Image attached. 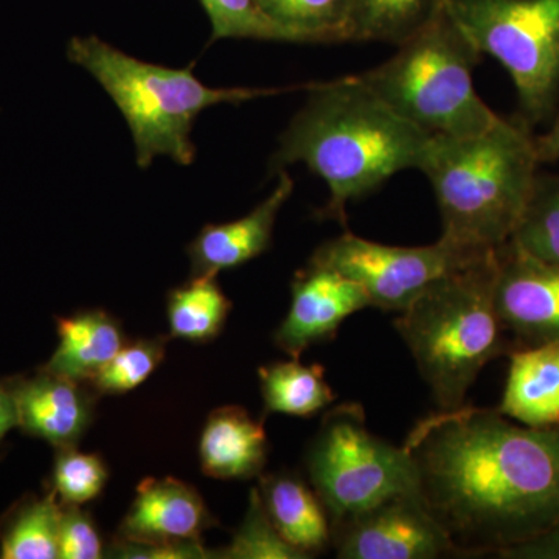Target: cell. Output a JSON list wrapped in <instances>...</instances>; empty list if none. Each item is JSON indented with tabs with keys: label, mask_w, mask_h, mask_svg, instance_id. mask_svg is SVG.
<instances>
[{
	"label": "cell",
	"mask_w": 559,
	"mask_h": 559,
	"mask_svg": "<svg viewBox=\"0 0 559 559\" xmlns=\"http://www.w3.org/2000/svg\"><path fill=\"white\" fill-rule=\"evenodd\" d=\"M403 447L459 557L499 555L559 522V426H518L498 409L462 406L423 418Z\"/></svg>",
	"instance_id": "6da1fadb"
},
{
	"label": "cell",
	"mask_w": 559,
	"mask_h": 559,
	"mask_svg": "<svg viewBox=\"0 0 559 559\" xmlns=\"http://www.w3.org/2000/svg\"><path fill=\"white\" fill-rule=\"evenodd\" d=\"M308 92L307 105L280 138L270 173L297 162L307 165L330 189L318 218L345 227L348 202L380 189L396 173L417 168L430 135L393 112L358 75L311 83Z\"/></svg>",
	"instance_id": "7a4b0ae2"
},
{
	"label": "cell",
	"mask_w": 559,
	"mask_h": 559,
	"mask_svg": "<svg viewBox=\"0 0 559 559\" xmlns=\"http://www.w3.org/2000/svg\"><path fill=\"white\" fill-rule=\"evenodd\" d=\"M535 134L520 114L466 138L430 135L417 170L436 194L444 240L495 250L513 237L538 178Z\"/></svg>",
	"instance_id": "3957f363"
},
{
	"label": "cell",
	"mask_w": 559,
	"mask_h": 559,
	"mask_svg": "<svg viewBox=\"0 0 559 559\" xmlns=\"http://www.w3.org/2000/svg\"><path fill=\"white\" fill-rule=\"evenodd\" d=\"M498 249L430 283L393 322L440 411L465 406L481 369L518 348L496 307Z\"/></svg>",
	"instance_id": "277c9868"
},
{
	"label": "cell",
	"mask_w": 559,
	"mask_h": 559,
	"mask_svg": "<svg viewBox=\"0 0 559 559\" xmlns=\"http://www.w3.org/2000/svg\"><path fill=\"white\" fill-rule=\"evenodd\" d=\"M69 60L86 69L128 121L140 168H148L156 156L171 157L176 164L191 165L197 146L191 142L194 120L212 106L240 105L288 90H215L186 69L164 68L140 61L105 40L70 39Z\"/></svg>",
	"instance_id": "5b68a950"
},
{
	"label": "cell",
	"mask_w": 559,
	"mask_h": 559,
	"mask_svg": "<svg viewBox=\"0 0 559 559\" xmlns=\"http://www.w3.org/2000/svg\"><path fill=\"white\" fill-rule=\"evenodd\" d=\"M480 58L444 0L390 60L358 76L393 112L426 134L466 138L500 119L474 87Z\"/></svg>",
	"instance_id": "8992f818"
},
{
	"label": "cell",
	"mask_w": 559,
	"mask_h": 559,
	"mask_svg": "<svg viewBox=\"0 0 559 559\" xmlns=\"http://www.w3.org/2000/svg\"><path fill=\"white\" fill-rule=\"evenodd\" d=\"M448 10L481 55L513 80L520 116L530 127L559 109V0H447Z\"/></svg>",
	"instance_id": "52a82bcc"
},
{
	"label": "cell",
	"mask_w": 559,
	"mask_h": 559,
	"mask_svg": "<svg viewBox=\"0 0 559 559\" xmlns=\"http://www.w3.org/2000/svg\"><path fill=\"white\" fill-rule=\"evenodd\" d=\"M307 468L331 527L390 496L418 491L409 452L373 436L358 403L341 404L325 415L308 451Z\"/></svg>",
	"instance_id": "ba28073f"
},
{
	"label": "cell",
	"mask_w": 559,
	"mask_h": 559,
	"mask_svg": "<svg viewBox=\"0 0 559 559\" xmlns=\"http://www.w3.org/2000/svg\"><path fill=\"white\" fill-rule=\"evenodd\" d=\"M492 250L463 248L444 238L421 248H399L356 237L345 229L341 237L316 249L310 261L359 283L369 297L370 307L401 312L430 283L468 266Z\"/></svg>",
	"instance_id": "9c48e42d"
},
{
	"label": "cell",
	"mask_w": 559,
	"mask_h": 559,
	"mask_svg": "<svg viewBox=\"0 0 559 559\" xmlns=\"http://www.w3.org/2000/svg\"><path fill=\"white\" fill-rule=\"evenodd\" d=\"M331 544L341 559H433L457 555L418 491L390 496L333 525Z\"/></svg>",
	"instance_id": "30bf717a"
},
{
	"label": "cell",
	"mask_w": 559,
	"mask_h": 559,
	"mask_svg": "<svg viewBox=\"0 0 559 559\" xmlns=\"http://www.w3.org/2000/svg\"><path fill=\"white\" fill-rule=\"evenodd\" d=\"M496 307L518 348L559 342V263L500 246Z\"/></svg>",
	"instance_id": "8fae6325"
},
{
	"label": "cell",
	"mask_w": 559,
	"mask_h": 559,
	"mask_svg": "<svg viewBox=\"0 0 559 559\" xmlns=\"http://www.w3.org/2000/svg\"><path fill=\"white\" fill-rule=\"evenodd\" d=\"M288 316L275 331V345L299 359L311 345L333 341L348 316L370 307L366 290L341 272L310 261L290 283Z\"/></svg>",
	"instance_id": "7c38bea8"
},
{
	"label": "cell",
	"mask_w": 559,
	"mask_h": 559,
	"mask_svg": "<svg viewBox=\"0 0 559 559\" xmlns=\"http://www.w3.org/2000/svg\"><path fill=\"white\" fill-rule=\"evenodd\" d=\"M16 400L17 428L55 450L76 448L94 419L98 393L76 382L38 370L35 377L10 378Z\"/></svg>",
	"instance_id": "4fadbf2b"
},
{
	"label": "cell",
	"mask_w": 559,
	"mask_h": 559,
	"mask_svg": "<svg viewBox=\"0 0 559 559\" xmlns=\"http://www.w3.org/2000/svg\"><path fill=\"white\" fill-rule=\"evenodd\" d=\"M215 524L197 489L173 477H150L139 485L119 539L146 546L202 543V533Z\"/></svg>",
	"instance_id": "5bb4252c"
},
{
	"label": "cell",
	"mask_w": 559,
	"mask_h": 559,
	"mask_svg": "<svg viewBox=\"0 0 559 559\" xmlns=\"http://www.w3.org/2000/svg\"><path fill=\"white\" fill-rule=\"evenodd\" d=\"M277 187L245 218L226 224H207L190 242L191 277L218 275L255 259L270 249L280 209L293 194L288 173L280 171Z\"/></svg>",
	"instance_id": "9a60e30c"
},
{
	"label": "cell",
	"mask_w": 559,
	"mask_h": 559,
	"mask_svg": "<svg viewBox=\"0 0 559 559\" xmlns=\"http://www.w3.org/2000/svg\"><path fill=\"white\" fill-rule=\"evenodd\" d=\"M499 412L528 428L559 426V342L510 353Z\"/></svg>",
	"instance_id": "2e32d148"
},
{
	"label": "cell",
	"mask_w": 559,
	"mask_h": 559,
	"mask_svg": "<svg viewBox=\"0 0 559 559\" xmlns=\"http://www.w3.org/2000/svg\"><path fill=\"white\" fill-rule=\"evenodd\" d=\"M201 468L213 479L245 480L259 477L267 459L263 423L238 406L210 414L200 443Z\"/></svg>",
	"instance_id": "e0dca14e"
},
{
	"label": "cell",
	"mask_w": 559,
	"mask_h": 559,
	"mask_svg": "<svg viewBox=\"0 0 559 559\" xmlns=\"http://www.w3.org/2000/svg\"><path fill=\"white\" fill-rule=\"evenodd\" d=\"M259 479L261 500L280 536L305 558L325 551L331 544V524L318 492L286 471L260 474Z\"/></svg>",
	"instance_id": "ac0fdd59"
},
{
	"label": "cell",
	"mask_w": 559,
	"mask_h": 559,
	"mask_svg": "<svg viewBox=\"0 0 559 559\" xmlns=\"http://www.w3.org/2000/svg\"><path fill=\"white\" fill-rule=\"evenodd\" d=\"M58 347L39 370L76 382L92 380L127 344L120 323L102 310L57 319Z\"/></svg>",
	"instance_id": "d6986e66"
},
{
	"label": "cell",
	"mask_w": 559,
	"mask_h": 559,
	"mask_svg": "<svg viewBox=\"0 0 559 559\" xmlns=\"http://www.w3.org/2000/svg\"><path fill=\"white\" fill-rule=\"evenodd\" d=\"M62 503L53 491L28 496L0 521V558H58Z\"/></svg>",
	"instance_id": "ffe728a7"
},
{
	"label": "cell",
	"mask_w": 559,
	"mask_h": 559,
	"mask_svg": "<svg viewBox=\"0 0 559 559\" xmlns=\"http://www.w3.org/2000/svg\"><path fill=\"white\" fill-rule=\"evenodd\" d=\"M259 377L267 414L274 412L307 418L336 400L320 364L304 366L299 359L293 358L260 367Z\"/></svg>",
	"instance_id": "44dd1931"
},
{
	"label": "cell",
	"mask_w": 559,
	"mask_h": 559,
	"mask_svg": "<svg viewBox=\"0 0 559 559\" xmlns=\"http://www.w3.org/2000/svg\"><path fill=\"white\" fill-rule=\"evenodd\" d=\"M218 275L191 277L168 294L170 336L204 344L215 340L226 323L231 301L216 282Z\"/></svg>",
	"instance_id": "7402d4cb"
},
{
	"label": "cell",
	"mask_w": 559,
	"mask_h": 559,
	"mask_svg": "<svg viewBox=\"0 0 559 559\" xmlns=\"http://www.w3.org/2000/svg\"><path fill=\"white\" fill-rule=\"evenodd\" d=\"M444 0H352L348 40L399 44L411 38Z\"/></svg>",
	"instance_id": "603a6c76"
},
{
	"label": "cell",
	"mask_w": 559,
	"mask_h": 559,
	"mask_svg": "<svg viewBox=\"0 0 559 559\" xmlns=\"http://www.w3.org/2000/svg\"><path fill=\"white\" fill-rule=\"evenodd\" d=\"M297 44L345 43L352 0H257Z\"/></svg>",
	"instance_id": "cb8c5ba5"
},
{
	"label": "cell",
	"mask_w": 559,
	"mask_h": 559,
	"mask_svg": "<svg viewBox=\"0 0 559 559\" xmlns=\"http://www.w3.org/2000/svg\"><path fill=\"white\" fill-rule=\"evenodd\" d=\"M510 242L535 259L559 263V175H538Z\"/></svg>",
	"instance_id": "d4e9b609"
},
{
	"label": "cell",
	"mask_w": 559,
	"mask_h": 559,
	"mask_svg": "<svg viewBox=\"0 0 559 559\" xmlns=\"http://www.w3.org/2000/svg\"><path fill=\"white\" fill-rule=\"evenodd\" d=\"M210 22L212 38L260 39L296 43L294 36L260 9L257 0H200Z\"/></svg>",
	"instance_id": "484cf974"
},
{
	"label": "cell",
	"mask_w": 559,
	"mask_h": 559,
	"mask_svg": "<svg viewBox=\"0 0 559 559\" xmlns=\"http://www.w3.org/2000/svg\"><path fill=\"white\" fill-rule=\"evenodd\" d=\"M224 559H307L299 550L290 547L274 527L259 488L249 496L248 513L240 528L235 532L229 546L213 555Z\"/></svg>",
	"instance_id": "4316f807"
},
{
	"label": "cell",
	"mask_w": 559,
	"mask_h": 559,
	"mask_svg": "<svg viewBox=\"0 0 559 559\" xmlns=\"http://www.w3.org/2000/svg\"><path fill=\"white\" fill-rule=\"evenodd\" d=\"M168 337L140 340L124 344L92 380L91 385L98 395H121L143 384L165 358Z\"/></svg>",
	"instance_id": "83f0119b"
},
{
	"label": "cell",
	"mask_w": 559,
	"mask_h": 559,
	"mask_svg": "<svg viewBox=\"0 0 559 559\" xmlns=\"http://www.w3.org/2000/svg\"><path fill=\"white\" fill-rule=\"evenodd\" d=\"M108 477V468L98 455L66 448L57 450L50 489L64 506H84L102 495Z\"/></svg>",
	"instance_id": "f1b7e54d"
},
{
	"label": "cell",
	"mask_w": 559,
	"mask_h": 559,
	"mask_svg": "<svg viewBox=\"0 0 559 559\" xmlns=\"http://www.w3.org/2000/svg\"><path fill=\"white\" fill-rule=\"evenodd\" d=\"M58 558L98 559L103 558V539L95 522L81 506H64L60 522Z\"/></svg>",
	"instance_id": "f546056e"
},
{
	"label": "cell",
	"mask_w": 559,
	"mask_h": 559,
	"mask_svg": "<svg viewBox=\"0 0 559 559\" xmlns=\"http://www.w3.org/2000/svg\"><path fill=\"white\" fill-rule=\"evenodd\" d=\"M112 557L132 559H202L215 558L212 551L205 549L202 543L179 544V546H146V544L128 543L117 539Z\"/></svg>",
	"instance_id": "4dcf8cb0"
},
{
	"label": "cell",
	"mask_w": 559,
	"mask_h": 559,
	"mask_svg": "<svg viewBox=\"0 0 559 559\" xmlns=\"http://www.w3.org/2000/svg\"><path fill=\"white\" fill-rule=\"evenodd\" d=\"M507 559H559V522L535 538L500 551Z\"/></svg>",
	"instance_id": "1f68e13d"
},
{
	"label": "cell",
	"mask_w": 559,
	"mask_h": 559,
	"mask_svg": "<svg viewBox=\"0 0 559 559\" xmlns=\"http://www.w3.org/2000/svg\"><path fill=\"white\" fill-rule=\"evenodd\" d=\"M16 400H14L11 380H0V444L11 429L17 428Z\"/></svg>",
	"instance_id": "d6a6232c"
},
{
	"label": "cell",
	"mask_w": 559,
	"mask_h": 559,
	"mask_svg": "<svg viewBox=\"0 0 559 559\" xmlns=\"http://www.w3.org/2000/svg\"><path fill=\"white\" fill-rule=\"evenodd\" d=\"M550 130L535 135V150L539 164H551L559 160V112L554 117Z\"/></svg>",
	"instance_id": "836d02e7"
}]
</instances>
